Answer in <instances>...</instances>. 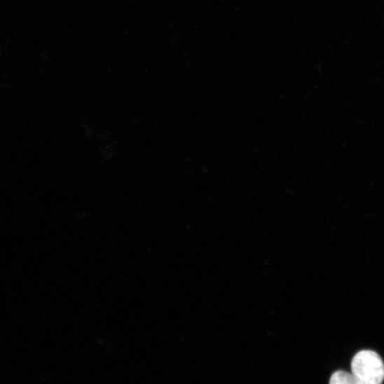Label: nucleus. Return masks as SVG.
I'll use <instances>...</instances> for the list:
<instances>
[{"mask_svg":"<svg viewBox=\"0 0 384 384\" xmlns=\"http://www.w3.org/2000/svg\"><path fill=\"white\" fill-rule=\"evenodd\" d=\"M352 373L363 384H382L384 380V364L375 352H358L351 364Z\"/></svg>","mask_w":384,"mask_h":384,"instance_id":"obj_1","label":"nucleus"},{"mask_svg":"<svg viewBox=\"0 0 384 384\" xmlns=\"http://www.w3.org/2000/svg\"><path fill=\"white\" fill-rule=\"evenodd\" d=\"M329 384H363L352 373L345 371L334 372L329 380Z\"/></svg>","mask_w":384,"mask_h":384,"instance_id":"obj_2","label":"nucleus"}]
</instances>
